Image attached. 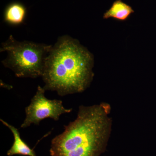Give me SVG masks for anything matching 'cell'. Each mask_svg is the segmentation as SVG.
Here are the masks:
<instances>
[{
	"mask_svg": "<svg viewBox=\"0 0 156 156\" xmlns=\"http://www.w3.org/2000/svg\"><path fill=\"white\" fill-rule=\"evenodd\" d=\"M134 12L132 7L122 0H116L111 8L104 14L103 18H112L121 21H126Z\"/></svg>",
	"mask_w": 156,
	"mask_h": 156,
	"instance_id": "obj_7",
	"label": "cell"
},
{
	"mask_svg": "<svg viewBox=\"0 0 156 156\" xmlns=\"http://www.w3.org/2000/svg\"><path fill=\"white\" fill-rule=\"evenodd\" d=\"M45 91L43 87H38L30 104L25 108L26 118L21 128H27L33 124L38 126L41 121L48 118L57 121L62 115L72 112V109L63 106L61 100L47 98L45 96Z\"/></svg>",
	"mask_w": 156,
	"mask_h": 156,
	"instance_id": "obj_4",
	"label": "cell"
},
{
	"mask_svg": "<svg viewBox=\"0 0 156 156\" xmlns=\"http://www.w3.org/2000/svg\"><path fill=\"white\" fill-rule=\"evenodd\" d=\"M111 112L106 102L80 106L76 119L52 140L50 155L100 156L106 151L111 133Z\"/></svg>",
	"mask_w": 156,
	"mask_h": 156,
	"instance_id": "obj_2",
	"label": "cell"
},
{
	"mask_svg": "<svg viewBox=\"0 0 156 156\" xmlns=\"http://www.w3.org/2000/svg\"><path fill=\"white\" fill-rule=\"evenodd\" d=\"M92 53L69 36L58 38L45 61L42 77L45 90L60 96L80 93L90 86L94 77Z\"/></svg>",
	"mask_w": 156,
	"mask_h": 156,
	"instance_id": "obj_1",
	"label": "cell"
},
{
	"mask_svg": "<svg viewBox=\"0 0 156 156\" xmlns=\"http://www.w3.org/2000/svg\"><path fill=\"white\" fill-rule=\"evenodd\" d=\"M52 46L28 41H18L11 35L2 44L0 49V52L8 54L2 63L12 70L18 77H42L45 61Z\"/></svg>",
	"mask_w": 156,
	"mask_h": 156,
	"instance_id": "obj_3",
	"label": "cell"
},
{
	"mask_svg": "<svg viewBox=\"0 0 156 156\" xmlns=\"http://www.w3.org/2000/svg\"><path fill=\"white\" fill-rule=\"evenodd\" d=\"M1 122L11 130L14 135V142L10 149L7 152L8 156L21 155L27 156H37L34 150L31 149L20 137L19 131L17 128L11 126L1 119Z\"/></svg>",
	"mask_w": 156,
	"mask_h": 156,
	"instance_id": "obj_6",
	"label": "cell"
},
{
	"mask_svg": "<svg viewBox=\"0 0 156 156\" xmlns=\"http://www.w3.org/2000/svg\"><path fill=\"white\" fill-rule=\"evenodd\" d=\"M27 13V9L23 4L20 2H13L5 9L4 21L11 25H20L24 22Z\"/></svg>",
	"mask_w": 156,
	"mask_h": 156,
	"instance_id": "obj_5",
	"label": "cell"
}]
</instances>
